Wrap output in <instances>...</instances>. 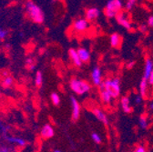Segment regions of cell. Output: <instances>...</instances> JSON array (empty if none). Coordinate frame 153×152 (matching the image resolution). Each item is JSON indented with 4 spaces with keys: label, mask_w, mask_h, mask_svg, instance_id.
<instances>
[{
    "label": "cell",
    "mask_w": 153,
    "mask_h": 152,
    "mask_svg": "<svg viewBox=\"0 0 153 152\" xmlns=\"http://www.w3.org/2000/svg\"><path fill=\"white\" fill-rule=\"evenodd\" d=\"M26 9L29 17L35 23H42L45 20V15L39 6L32 1H27L26 4Z\"/></svg>",
    "instance_id": "1"
},
{
    "label": "cell",
    "mask_w": 153,
    "mask_h": 152,
    "mask_svg": "<svg viewBox=\"0 0 153 152\" xmlns=\"http://www.w3.org/2000/svg\"><path fill=\"white\" fill-rule=\"evenodd\" d=\"M100 90L105 89L108 91L111 98H117L120 93V79H107L100 85Z\"/></svg>",
    "instance_id": "2"
},
{
    "label": "cell",
    "mask_w": 153,
    "mask_h": 152,
    "mask_svg": "<svg viewBox=\"0 0 153 152\" xmlns=\"http://www.w3.org/2000/svg\"><path fill=\"white\" fill-rule=\"evenodd\" d=\"M123 3L121 0H109L105 7V15L108 18L116 17V16L121 12Z\"/></svg>",
    "instance_id": "3"
},
{
    "label": "cell",
    "mask_w": 153,
    "mask_h": 152,
    "mask_svg": "<svg viewBox=\"0 0 153 152\" xmlns=\"http://www.w3.org/2000/svg\"><path fill=\"white\" fill-rule=\"evenodd\" d=\"M70 87L76 94L79 95H83L90 89V86L86 81L76 79H73L70 81Z\"/></svg>",
    "instance_id": "4"
},
{
    "label": "cell",
    "mask_w": 153,
    "mask_h": 152,
    "mask_svg": "<svg viewBox=\"0 0 153 152\" xmlns=\"http://www.w3.org/2000/svg\"><path fill=\"white\" fill-rule=\"evenodd\" d=\"M72 104V119L73 120H78L80 116V106L74 97L70 98Z\"/></svg>",
    "instance_id": "5"
},
{
    "label": "cell",
    "mask_w": 153,
    "mask_h": 152,
    "mask_svg": "<svg viewBox=\"0 0 153 152\" xmlns=\"http://www.w3.org/2000/svg\"><path fill=\"white\" fill-rule=\"evenodd\" d=\"M88 27H89V24L86 18H79V19L76 20L73 25V28L76 31H79V32L87 30L88 28Z\"/></svg>",
    "instance_id": "6"
},
{
    "label": "cell",
    "mask_w": 153,
    "mask_h": 152,
    "mask_svg": "<svg viewBox=\"0 0 153 152\" xmlns=\"http://www.w3.org/2000/svg\"><path fill=\"white\" fill-rule=\"evenodd\" d=\"M116 19L118 21V23L122 26L123 27H125L127 30H130L132 28V26L130 24V22L128 21V19L127 18L126 15L123 12H120L117 16H116Z\"/></svg>",
    "instance_id": "7"
},
{
    "label": "cell",
    "mask_w": 153,
    "mask_h": 152,
    "mask_svg": "<svg viewBox=\"0 0 153 152\" xmlns=\"http://www.w3.org/2000/svg\"><path fill=\"white\" fill-rule=\"evenodd\" d=\"M91 77H92V80L94 85L96 86H100L102 83V79H101V70L100 67H94L92 74H91Z\"/></svg>",
    "instance_id": "8"
},
{
    "label": "cell",
    "mask_w": 153,
    "mask_h": 152,
    "mask_svg": "<svg viewBox=\"0 0 153 152\" xmlns=\"http://www.w3.org/2000/svg\"><path fill=\"white\" fill-rule=\"evenodd\" d=\"M40 134H41V137L44 138V139H50V138H52V137L54 136V134H55L54 128H52L51 125L46 124V125L42 128V129H41V131H40Z\"/></svg>",
    "instance_id": "9"
},
{
    "label": "cell",
    "mask_w": 153,
    "mask_h": 152,
    "mask_svg": "<svg viewBox=\"0 0 153 152\" xmlns=\"http://www.w3.org/2000/svg\"><path fill=\"white\" fill-rule=\"evenodd\" d=\"M93 114H94V116L97 118L100 122H102L104 125L107 126L108 124V119L107 115L102 110H100V108H94L93 109Z\"/></svg>",
    "instance_id": "10"
},
{
    "label": "cell",
    "mask_w": 153,
    "mask_h": 152,
    "mask_svg": "<svg viewBox=\"0 0 153 152\" xmlns=\"http://www.w3.org/2000/svg\"><path fill=\"white\" fill-rule=\"evenodd\" d=\"M100 15V10L98 7H91L88 8L86 12V19L87 20H93L99 17Z\"/></svg>",
    "instance_id": "11"
},
{
    "label": "cell",
    "mask_w": 153,
    "mask_h": 152,
    "mask_svg": "<svg viewBox=\"0 0 153 152\" xmlns=\"http://www.w3.org/2000/svg\"><path fill=\"white\" fill-rule=\"evenodd\" d=\"M153 70V61L150 59H147L146 61H145V67H144V75H143V78L145 80L148 81L149 79V77L150 73L152 72Z\"/></svg>",
    "instance_id": "12"
},
{
    "label": "cell",
    "mask_w": 153,
    "mask_h": 152,
    "mask_svg": "<svg viewBox=\"0 0 153 152\" xmlns=\"http://www.w3.org/2000/svg\"><path fill=\"white\" fill-rule=\"evenodd\" d=\"M69 56L73 62V64L76 67H80L82 65V62L79 59V56L78 55V52L76 50H75L74 48H70L69 49Z\"/></svg>",
    "instance_id": "13"
},
{
    "label": "cell",
    "mask_w": 153,
    "mask_h": 152,
    "mask_svg": "<svg viewBox=\"0 0 153 152\" xmlns=\"http://www.w3.org/2000/svg\"><path fill=\"white\" fill-rule=\"evenodd\" d=\"M76 52H78V55L79 56L81 62H88L90 59V53L86 48L80 47L76 50Z\"/></svg>",
    "instance_id": "14"
},
{
    "label": "cell",
    "mask_w": 153,
    "mask_h": 152,
    "mask_svg": "<svg viewBox=\"0 0 153 152\" xmlns=\"http://www.w3.org/2000/svg\"><path fill=\"white\" fill-rule=\"evenodd\" d=\"M109 42H110V46L112 47H118L120 45L121 42V39L120 36L118 33H113L110 37H109Z\"/></svg>",
    "instance_id": "15"
},
{
    "label": "cell",
    "mask_w": 153,
    "mask_h": 152,
    "mask_svg": "<svg viewBox=\"0 0 153 152\" xmlns=\"http://www.w3.org/2000/svg\"><path fill=\"white\" fill-rule=\"evenodd\" d=\"M121 108L123 111L127 114H129L132 112V108L130 106V100L128 97H123L121 99Z\"/></svg>",
    "instance_id": "16"
},
{
    "label": "cell",
    "mask_w": 153,
    "mask_h": 152,
    "mask_svg": "<svg viewBox=\"0 0 153 152\" xmlns=\"http://www.w3.org/2000/svg\"><path fill=\"white\" fill-rule=\"evenodd\" d=\"M7 140L9 141L10 143H13V144H16L18 146H21V147H24L26 146V141L23 139H20V138H16V137H8V136H5Z\"/></svg>",
    "instance_id": "17"
},
{
    "label": "cell",
    "mask_w": 153,
    "mask_h": 152,
    "mask_svg": "<svg viewBox=\"0 0 153 152\" xmlns=\"http://www.w3.org/2000/svg\"><path fill=\"white\" fill-rule=\"evenodd\" d=\"M147 90H148V81L142 79L140 82V95L144 98L147 95Z\"/></svg>",
    "instance_id": "18"
},
{
    "label": "cell",
    "mask_w": 153,
    "mask_h": 152,
    "mask_svg": "<svg viewBox=\"0 0 153 152\" xmlns=\"http://www.w3.org/2000/svg\"><path fill=\"white\" fill-rule=\"evenodd\" d=\"M100 97H101L102 101L105 102V103H109L111 101V99H112L111 96H110V94L108 91H106L105 89L100 90Z\"/></svg>",
    "instance_id": "19"
},
{
    "label": "cell",
    "mask_w": 153,
    "mask_h": 152,
    "mask_svg": "<svg viewBox=\"0 0 153 152\" xmlns=\"http://www.w3.org/2000/svg\"><path fill=\"white\" fill-rule=\"evenodd\" d=\"M139 124H140V127L142 129H146L148 128V125H149V123H148V118L144 115V114L140 117V119H139Z\"/></svg>",
    "instance_id": "20"
},
{
    "label": "cell",
    "mask_w": 153,
    "mask_h": 152,
    "mask_svg": "<svg viewBox=\"0 0 153 152\" xmlns=\"http://www.w3.org/2000/svg\"><path fill=\"white\" fill-rule=\"evenodd\" d=\"M35 83L36 87H40L43 83V75L41 71H37L36 73V78H35Z\"/></svg>",
    "instance_id": "21"
},
{
    "label": "cell",
    "mask_w": 153,
    "mask_h": 152,
    "mask_svg": "<svg viewBox=\"0 0 153 152\" xmlns=\"http://www.w3.org/2000/svg\"><path fill=\"white\" fill-rule=\"evenodd\" d=\"M13 81L14 80H13V78L12 77H10V76H7V77L2 80V87H5V88H7V87H9L12 86Z\"/></svg>",
    "instance_id": "22"
},
{
    "label": "cell",
    "mask_w": 153,
    "mask_h": 152,
    "mask_svg": "<svg viewBox=\"0 0 153 152\" xmlns=\"http://www.w3.org/2000/svg\"><path fill=\"white\" fill-rule=\"evenodd\" d=\"M50 99L52 100V103L55 105V106H59L60 104V97L59 95L56 93V92H53L51 93V96H50Z\"/></svg>",
    "instance_id": "23"
},
{
    "label": "cell",
    "mask_w": 153,
    "mask_h": 152,
    "mask_svg": "<svg viewBox=\"0 0 153 152\" xmlns=\"http://www.w3.org/2000/svg\"><path fill=\"white\" fill-rule=\"evenodd\" d=\"M136 5V0H128L125 4V7L128 11L132 10V8L134 7V6Z\"/></svg>",
    "instance_id": "24"
},
{
    "label": "cell",
    "mask_w": 153,
    "mask_h": 152,
    "mask_svg": "<svg viewBox=\"0 0 153 152\" xmlns=\"http://www.w3.org/2000/svg\"><path fill=\"white\" fill-rule=\"evenodd\" d=\"M91 139H93V141L96 144H100L102 142L101 137L98 134V133H92V134H91Z\"/></svg>",
    "instance_id": "25"
},
{
    "label": "cell",
    "mask_w": 153,
    "mask_h": 152,
    "mask_svg": "<svg viewBox=\"0 0 153 152\" xmlns=\"http://www.w3.org/2000/svg\"><path fill=\"white\" fill-rule=\"evenodd\" d=\"M7 35V31L0 28V39H4Z\"/></svg>",
    "instance_id": "26"
},
{
    "label": "cell",
    "mask_w": 153,
    "mask_h": 152,
    "mask_svg": "<svg viewBox=\"0 0 153 152\" xmlns=\"http://www.w3.org/2000/svg\"><path fill=\"white\" fill-rule=\"evenodd\" d=\"M133 152H147V149L144 146H139Z\"/></svg>",
    "instance_id": "27"
},
{
    "label": "cell",
    "mask_w": 153,
    "mask_h": 152,
    "mask_svg": "<svg viewBox=\"0 0 153 152\" xmlns=\"http://www.w3.org/2000/svg\"><path fill=\"white\" fill-rule=\"evenodd\" d=\"M147 29H148V27H147V25L146 24H141L140 26V27H139V30L141 33H146L147 32Z\"/></svg>",
    "instance_id": "28"
},
{
    "label": "cell",
    "mask_w": 153,
    "mask_h": 152,
    "mask_svg": "<svg viewBox=\"0 0 153 152\" xmlns=\"http://www.w3.org/2000/svg\"><path fill=\"white\" fill-rule=\"evenodd\" d=\"M26 64H27L28 67H31V66L35 65V63H34V59H31V58L27 59H26Z\"/></svg>",
    "instance_id": "29"
},
{
    "label": "cell",
    "mask_w": 153,
    "mask_h": 152,
    "mask_svg": "<svg viewBox=\"0 0 153 152\" xmlns=\"http://www.w3.org/2000/svg\"><path fill=\"white\" fill-rule=\"evenodd\" d=\"M148 85H150V86H152V85H153V70H152V72L150 73L149 77V79H148Z\"/></svg>",
    "instance_id": "30"
},
{
    "label": "cell",
    "mask_w": 153,
    "mask_h": 152,
    "mask_svg": "<svg viewBox=\"0 0 153 152\" xmlns=\"http://www.w3.org/2000/svg\"><path fill=\"white\" fill-rule=\"evenodd\" d=\"M142 97L140 96V95L139 94V95H137L136 96V98H135V102L137 103V104H140L141 103V101H142Z\"/></svg>",
    "instance_id": "31"
},
{
    "label": "cell",
    "mask_w": 153,
    "mask_h": 152,
    "mask_svg": "<svg viewBox=\"0 0 153 152\" xmlns=\"http://www.w3.org/2000/svg\"><path fill=\"white\" fill-rule=\"evenodd\" d=\"M148 25H149L150 27H153V16H150L148 18Z\"/></svg>",
    "instance_id": "32"
},
{
    "label": "cell",
    "mask_w": 153,
    "mask_h": 152,
    "mask_svg": "<svg viewBox=\"0 0 153 152\" xmlns=\"http://www.w3.org/2000/svg\"><path fill=\"white\" fill-rule=\"evenodd\" d=\"M0 152H10V148L7 147H1L0 148Z\"/></svg>",
    "instance_id": "33"
},
{
    "label": "cell",
    "mask_w": 153,
    "mask_h": 152,
    "mask_svg": "<svg viewBox=\"0 0 153 152\" xmlns=\"http://www.w3.org/2000/svg\"><path fill=\"white\" fill-rule=\"evenodd\" d=\"M134 66H135V61H130V62H128V63L127 67H128V69H131Z\"/></svg>",
    "instance_id": "34"
},
{
    "label": "cell",
    "mask_w": 153,
    "mask_h": 152,
    "mask_svg": "<svg viewBox=\"0 0 153 152\" xmlns=\"http://www.w3.org/2000/svg\"><path fill=\"white\" fill-rule=\"evenodd\" d=\"M149 108H150V110H152V111H153V101L149 104Z\"/></svg>",
    "instance_id": "35"
},
{
    "label": "cell",
    "mask_w": 153,
    "mask_h": 152,
    "mask_svg": "<svg viewBox=\"0 0 153 152\" xmlns=\"http://www.w3.org/2000/svg\"><path fill=\"white\" fill-rule=\"evenodd\" d=\"M35 68H36V66H35V65H33V66L29 67V69H30V70H34Z\"/></svg>",
    "instance_id": "36"
},
{
    "label": "cell",
    "mask_w": 153,
    "mask_h": 152,
    "mask_svg": "<svg viewBox=\"0 0 153 152\" xmlns=\"http://www.w3.org/2000/svg\"><path fill=\"white\" fill-rule=\"evenodd\" d=\"M54 152H62V151L59 150V149H56V150H54Z\"/></svg>",
    "instance_id": "37"
}]
</instances>
